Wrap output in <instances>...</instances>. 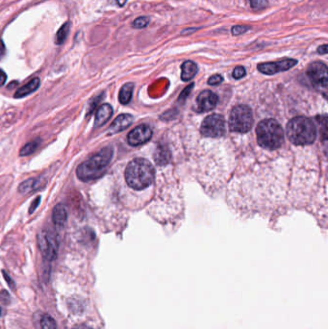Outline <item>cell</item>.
<instances>
[{"mask_svg":"<svg viewBox=\"0 0 328 329\" xmlns=\"http://www.w3.org/2000/svg\"><path fill=\"white\" fill-rule=\"evenodd\" d=\"M102 94H100V95H98V96H96V97H94V98H93V101L92 102H90V104H89V109H88V115L87 116H90L92 113H93V111L95 109V107H96V105H97V103L99 102V100L100 99H102Z\"/></svg>","mask_w":328,"mask_h":329,"instance_id":"cell-27","label":"cell"},{"mask_svg":"<svg viewBox=\"0 0 328 329\" xmlns=\"http://www.w3.org/2000/svg\"><path fill=\"white\" fill-rule=\"evenodd\" d=\"M39 145H40V139H36V140H34L32 141H29L28 143H26L21 148V150L19 152V155L20 156H28V155L34 153Z\"/></svg>","mask_w":328,"mask_h":329,"instance_id":"cell-20","label":"cell"},{"mask_svg":"<svg viewBox=\"0 0 328 329\" xmlns=\"http://www.w3.org/2000/svg\"><path fill=\"white\" fill-rule=\"evenodd\" d=\"M258 143L266 149H277L284 141V133L281 125L272 119L264 120L257 128Z\"/></svg>","mask_w":328,"mask_h":329,"instance_id":"cell-4","label":"cell"},{"mask_svg":"<svg viewBox=\"0 0 328 329\" xmlns=\"http://www.w3.org/2000/svg\"><path fill=\"white\" fill-rule=\"evenodd\" d=\"M307 76L318 89H327L328 83V66L322 62H314L307 69Z\"/></svg>","mask_w":328,"mask_h":329,"instance_id":"cell-8","label":"cell"},{"mask_svg":"<svg viewBox=\"0 0 328 329\" xmlns=\"http://www.w3.org/2000/svg\"><path fill=\"white\" fill-rule=\"evenodd\" d=\"M297 64V61L296 59H290V58H284L282 60L276 61V62H268V63H262L258 65V70L266 75H272L278 72L289 70L290 68L294 67Z\"/></svg>","mask_w":328,"mask_h":329,"instance_id":"cell-9","label":"cell"},{"mask_svg":"<svg viewBox=\"0 0 328 329\" xmlns=\"http://www.w3.org/2000/svg\"><path fill=\"white\" fill-rule=\"evenodd\" d=\"M2 313H3V311H2V308L0 307V318H1V316H2Z\"/></svg>","mask_w":328,"mask_h":329,"instance_id":"cell-37","label":"cell"},{"mask_svg":"<svg viewBox=\"0 0 328 329\" xmlns=\"http://www.w3.org/2000/svg\"><path fill=\"white\" fill-rule=\"evenodd\" d=\"M69 28H70V24H69L68 21L60 27V29L58 30V32L55 36V44L57 46H61L65 43V41L68 36V33H69Z\"/></svg>","mask_w":328,"mask_h":329,"instance_id":"cell-19","label":"cell"},{"mask_svg":"<svg viewBox=\"0 0 328 329\" xmlns=\"http://www.w3.org/2000/svg\"><path fill=\"white\" fill-rule=\"evenodd\" d=\"M200 132L204 137L219 138L225 133V121L222 116L213 114L208 116L202 123Z\"/></svg>","mask_w":328,"mask_h":329,"instance_id":"cell-7","label":"cell"},{"mask_svg":"<svg viewBox=\"0 0 328 329\" xmlns=\"http://www.w3.org/2000/svg\"><path fill=\"white\" fill-rule=\"evenodd\" d=\"M155 170L151 163L143 158H136L125 170V180L130 188L142 190L151 185L154 180Z\"/></svg>","mask_w":328,"mask_h":329,"instance_id":"cell-2","label":"cell"},{"mask_svg":"<svg viewBox=\"0 0 328 329\" xmlns=\"http://www.w3.org/2000/svg\"><path fill=\"white\" fill-rule=\"evenodd\" d=\"M287 135L290 141L297 145L311 144L317 138L314 123L305 117H297L288 123Z\"/></svg>","mask_w":328,"mask_h":329,"instance_id":"cell-3","label":"cell"},{"mask_svg":"<svg viewBox=\"0 0 328 329\" xmlns=\"http://www.w3.org/2000/svg\"><path fill=\"white\" fill-rule=\"evenodd\" d=\"M152 137V130L147 125H141L129 132L127 141L132 146L141 145L148 141Z\"/></svg>","mask_w":328,"mask_h":329,"instance_id":"cell-10","label":"cell"},{"mask_svg":"<svg viewBox=\"0 0 328 329\" xmlns=\"http://www.w3.org/2000/svg\"><path fill=\"white\" fill-rule=\"evenodd\" d=\"M116 1H117V3L119 4L120 7H124V6L125 5V3H126L127 0H116Z\"/></svg>","mask_w":328,"mask_h":329,"instance_id":"cell-36","label":"cell"},{"mask_svg":"<svg viewBox=\"0 0 328 329\" xmlns=\"http://www.w3.org/2000/svg\"><path fill=\"white\" fill-rule=\"evenodd\" d=\"M268 4L267 0H250V6L253 10L258 11L265 9Z\"/></svg>","mask_w":328,"mask_h":329,"instance_id":"cell-23","label":"cell"},{"mask_svg":"<svg viewBox=\"0 0 328 329\" xmlns=\"http://www.w3.org/2000/svg\"><path fill=\"white\" fill-rule=\"evenodd\" d=\"M250 29V26H246V25H236L232 27V35L233 36H239L242 35L244 33H246L247 31H249Z\"/></svg>","mask_w":328,"mask_h":329,"instance_id":"cell-24","label":"cell"},{"mask_svg":"<svg viewBox=\"0 0 328 329\" xmlns=\"http://www.w3.org/2000/svg\"><path fill=\"white\" fill-rule=\"evenodd\" d=\"M41 328L42 329H56L57 325L51 316L44 315L41 319Z\"/></svg>","mask_w":328,"mask_h":329,"instance_id":"cell-21","label":"cell"},{"mask_svg":"<svg viewBox=\"0 0 328 329\" xmlns=\"http://www.w3.org/2000/svg\"><path fill=\"white\" fill-rule=\"evenodd\" d=\"M46 185H47V179L42 176L29 178L18 186V193L22 195H28V194L37 192L41 189H44Z\"/></svg>","mask_w":328,"mask_h":329,"instance_id":"cell-12","label":"cell"},{"mask_svg":"<svg viewBox=\"0 0 328 329\" xmlns=\"http://www.w3.org/2000/svg\"><path fill=\"white\" fill-rule=\"evenodd\" d=\"M6 80H7V75H6L5 71L0 69V87H2L5 84Z\"/></svg>","mask_w":328,"mask_h":329,"instance_id":"cell-30","label":"cell"},{"mask_svg":"<svg viewBox=\"0 0 328 329\" xmlns=\"http://www.w3.org/2000/svg\"><path fill=\"white\" fill-rule=\"evenodd\" d=\"M113 153V148L110 146L102 148L77 168V177L84 182H89L100 177L110 164Z\"/></svg>","mask_w":328,"mask_h":329,"instance_id":"cell-1","label":"cell"},{"mask_svg":"<svg viewBox=\"0 0 328 329\" xmlns=\"http://www.w3.org/2000/svg\"><path fill=\"white\" fill-rule=\"evenodd\" d=\"M3 274H4V278H5V280L8 282V285H10V287H11V288H14V287H15V285H14V281L11 279L10 275H8V274L6 273V271H3Z\"/></svg>","mask_w":328,"mask_h":329,"instance_id":"cell-31","label":"cell"},{"mask_svg":"<svg viewBox=\"0 0 328 329\" xmlns=\"http://www.w3.org/2000/svg\"><path fill=\"white\" fill-rule=\"evenodd\" d=\"M38 245L42 256L47 262L53 261L59 250V239L52 229H44L38 234Z\"/></svg>","mask_w":328,"mask_h":329,"instance_id":"cell-6","label":"cell"},{"mask_svg":"<svg viewBox=\"0 0 328 329\" xmlns=\"http://www.w3.org/2000/svg\"><path fill=\"white\" fill-rule=\"evenodd\" d=\"M318 52H319L320 54H323V55L327 54V53H328V45H323V46H321V47L318 48Z\"/></svg>","mask_w":328,"mask_h":329,"instance_id":"cell-32","label":"cell"},{"mask_svg":"<svg viewBox=\"0 0 328 329\" xmlns=\"http://www.w3.org/2000/svg\"><path fill=\"white\" fill-rule=\"evenodd\" d=\"M0 302L3 305H8L11 302V296L6 290L0 291Z\"/></svg>","mask_w":328,"mask_h":329,"instance_id":"cell-26","label":"cell"},{"mask_svg":"<svg viewBox=\"0 0 328 329\" xmlns=\"http://www.w3.org/2000/svg\"><path fill=\"white\" fill-rule=\"evenodd\" d=\"M253 125L252 112L246 105H238L233 108L229 118L230 130L237 133L250 131Z\"/></svg>","mask_w":328,"mask_h":329,"instance_id":"cell-5","label":"cell"},{"mask_svg":"<svg viewBox=\"0 0 328 329\" xmlns=\"http://www.w3.org/2000/svg\"><path fill=\"white\" fill-rule=\"evenodd\" d=\"M232 75H233V78L235 79H241L246 75V68L242 66H236L233 70Z\"/></svg>","mask_w":328,"mask_h":329,"instance_id":"cell-25","label":"cell"},{"mask_svg":"<svg viewBox=\"0 0 328 329\" xmlns=\"http://www.w3.org/2000/svg\"><path fill=\"white\" fill-rule=\"evenodd\" d=\"M132 123H133V117L131 115L129 114L120 115L111 125L109 128V133L113 135V134L124 131L131 125Z\"/></svg>","mask_w":328,"mask_h":329,"instance_id":"cell-13","label":"cell"},{"mask_svg":"<svg viewBox=\"0 0 328 329\" xmlns=\"http://www.w3.org/2000/svg\"><path fill=\"white\" fill-rule=\"evenodd\" d=\"M219 101V97L211 91H203L199 94L197 99L198 112H208L213 110Z\"/></svg>","mask_w":328,"mask_h":329,"instance_id":"cell-11","label":"cell"},{"mask_svg":"<svg viewBox=\"0 0 328 329\" xmlns=\"http://www.w3.org/2000/svg\"><path fill=\"white\" fill-rule=\"evenodd\" d=\"M40 202H41V197H38V198H36L33 200L32 204H31L30 207H29V213H30V214H32V213L37 209V207L39 206Z\"/></svg>","mask_w":328,"mask_h":329,"instance_id":"cell-29","label":"cell"},{"mask_svg":"<svg viewBox=\"0 0 328 329\" xmlns=\"http://www.w3.org/2000/svg\"><path fill=\"white\" fill-rule=\"evenodd\" d=\"M149 20L150 18L148 16H140L134 20V22L132 23V27L136 29L144 28L149 24Z\"/></svg>","mask_w":328,"mask_h":329,"instance_id":"cell-22","label":"cell"},{"mask_svg":"<svg viewBox=\"0 0 328 329\" xmlns=\"http://www.w3.org/2000/svg\"><path fill=\"white\" fill-rule=\"evenodd\" d=\"M6 52V47H5V45L3 43V41L0 40V56H3Z\"/></svg>","mask_w":328,"mask_h":329,"instance_id":"cell-33","label":"cell"},{"mask_svg":"<svg viewBox=\"0 0 328 329\" xmlns=\"http://www.w3.org/2000/svg\"><path fill=\"white\" fill-rule=\"evenodd\" d=\"M197 28H192V29H186V31H184L182 34L183 35H186L188 33H193V32H196L197 31Z\"/></svg>","mask_w":328,"mask_h":329,"instance_id":"cell-35","label":"cell"},{"mask_svg":"<svg viewBox=\"0 0 328 329\" xmlns=\"http://www.w3.org/2000/svg\"><path fill=\"white\" fill-rule=\"evenodd\" d=\"M113 116V108L110 104H102L96 111L94 126L99 127L105 125Z\"/></svg>","mask_w":328,"mask_h":329,"instance_id":"cell-14","label":"cell"},{"mask_svg":"<svg viewBox=\"0 0 328 329\" xmlns=\"http://www.w3.org/2000/svg\"><path fill=\"white\" fill-rule=\"evenodd\" d=\"M52 220L56 227H63L67 220V211L63 204H57L52 213Z\"/></svg>","mask_w":328,"mask_h":329,"instance_id":"cell-15","label":"cell"},{"mask_svg":"<svg viewBox=\"0 0 328 329\" xmlns=\"http://www.w3.org/2000/svg\"><path fill=\"white\" fill-rule=\"evenodd\" d=\"M133 89H134L133 83H126L122 87L119 95V100L122 104H127L130 102L133 94Z\"/></svg>","mask_w":328,"mask_h":329,"instance_id":"cell-18","label":"cell"},{"mask_svg":"<svg viewBox=\"0 0 328 329\" xmlns=\"http://www.w3.org/2000/svg\"><path fill=\"white\" fill-rule=\"evenodd\" d=\"M197 65L193 61H186L181 66V79L183 81L192 80L197 73Z\"/></svg>","mask_w":328,"mask_h":329,"instance_id":"cell-17","label":"cell"},{"mask_svg":"<svg viewBox=\"0 0 328 329\" xmlns=\"http://www.w3.org/2000/svg\"><path fill=\"white\" fill-rule=\"evenodd\" d=\"M40 84H41V81H40V78L38 77H35L33 78L32 80H30L26 85L22 86L21 88H19L16 94H15V97L16 98H22L24 96H27L29 95L30 94L36 92L38 90V88L40 87Z\"/></svg>","mask_w":328,"mask_h":329,"instance_id":"cell-16","label":"cell"},{"mask_svg":"<svg viewBox=\"0 0 328 329\" xmlns=\"http://www.w3.org/2000/svg\"><path fill=\"white\" fill-rule=\"evenodd\" d=\"M222 80H223V78H222L221 75H219V74H215V75H213V76H211V77L209 78L208 84L211 85V86H216V85L220 84V83L222 82Z\"/></svg>","mask_w":328,"mask_h":329,"instance_id":"cell-28","label":"cell"},{"mask_svg":"<svg viewBox=\"0 0 328 329\" xmlns=\"http://www.w3.org/2000/svg\"><path fill=\"white\" fill-rule=\"evenodd\" d=\"M73 329H93L92 328H90L89 326H87V325H78V326H76L75 328Z\"/></svg>","mask_w":328,"mask_h":329,"instance_id":"cell-34","label":"cell"}]
</instances>
